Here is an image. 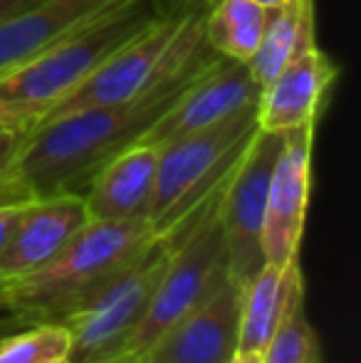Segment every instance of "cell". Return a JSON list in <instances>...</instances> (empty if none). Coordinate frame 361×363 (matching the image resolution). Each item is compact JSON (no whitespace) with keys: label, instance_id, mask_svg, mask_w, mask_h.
Listing matches in <instances>:
<instances>
[{"label":"cell","instance_id":"17","mask_svg":"<svg viewBox=\"0 0 361 363\" xmlns=\"http://www.w3.org/2000/svg\"><path fill=\"white\" fill-rule=\"evenodd\" d=\"M272 10L252 0H216L206 8L203 40L221 57L248 62L265 35Z\"/></svg>","mask_w":361,"mask_h":363},{"label":"cell","instance_id":"11","mask_svg":"<svg viewBox=\"0 0 361 363\" xmlns=\"http://www.w3.org/2000/svg\"><path fill=\"white\" fill-rule=\"evenodd\" d=\"M317 126L282 131L284 144L272 168L262 223L265 264L284 267L299 259L309 191H312V146Z\"/></svg>","mask_w":361,"mask_h":363},{"label":"cell","instance_id":"15","mask_svg":"<svg viewBox=\"0 0 361 363\" xmlns=\"http://www.w3.org/2000/svg\"><path fill=\"white\" fill-rule=\"evenodd\" d=\"M156 166L159 148L139 141L109 158L82 193L89 220H139L149 216Z\"/></svg>","mask_w":361,"mask_h":363},{"label":"cell","instance_id":"25","mask_svg":"<svg viewBox=\"0 0 361 363\" xmlns=\"http://www.w3.org/2000/svg\"><path fill=\"white\" fill-rule=\"evenodd\" d=\"M228 363H262V354H252V351H238L231 356Z\"/></svg>","mask_w":361,"mask_h":363},{"label":"cell","instance_id":"13","mask_svg":"<svg viewBox=\"0 0 361 363\" xmlns=\"http://www.w3.org/2000/svg\"><path fill=\"white\" fill-rule=\"evenodd\" d=\"M240 287L231 277L171 326L146 354L151 363H228L238 349Z\"/></svg>","mask_w":361,"mask_h":363},{"label":"cell","instance_id":"1","mask_svg":"<svg viewBox=\"0 0 361 363\" xmlns=\"http://www.w3.org/2000/svg\"><path fill=\"white\" fill-rule=\"evenodd\" d=\"M206 3L183 28L166 69L134 99L70 111L25 134L3 183L18 201L84 193L94 173L109 158L136 144L156 119L186 91V86L218 57L203 40Z\"/></svg>","mask_w":361,"mask_h":363},{"label":"cell","instance_id":"6","mask_svg":"<svg viewBox=\"0 0 361 363\" xmlns=\"http://www.w3.org/2000/svg\"><path fill=\"white\" fill-rule=\"evenodd\" d=\"M174 240L161 235L131 267L109 282L84 306L62 319L70 339V363H111L144 321Z\"/></svg>","mask_w":361,"mask_h":363},{"label":"cell","instance_id":"26","mask_svg":"<svg viewBox=\"0 0 361 363\" xmlns=\"http://www.w3.org/2000/svg\"><path fill=\"white\" fill-rule=\"evenodd\" d=\"M252 3H257V5H262V8L272 10V8H282L284 0H252Z\"/></svg>","mask_w":361,"mask_h":363},{"label":"cell","instance_id":"16","mask_svg":"<svg viewBox=\"0 0 361 363\" xmlns=\"http://www.w3.org/2000/svg\"><path fill=\"white\" fill-rule=\"evenodd\" d=\"M304 296V279L297 262L284 267L262 264V269L240 287L238 316V351L265 354L294 301Z\"/></svg>","mask_w":361,"mask_h":363},{"label":"cell","instance_id":"21","mask_svg":"<svg viewBox=\"0 0 361 363\" xmlns=\"http://www.w3.org/2000/svg\"><path fill=\"white\" fill-rule=\"evenodd\" d=\"M23 139H25V134H20V131L0 129V203H25V201H18L3 183L5 173H8L10 163H13V158H15V153H18L20 144H23Z\"/></svg>","mask_w":361,"mask_h":363},{"label":"cell","instance_id":"10","mask_svg":"<svg viewBox=\"0 0 361 363\" xmlns=\"http://www.w3.org/2000/svg\"><path fill=\"white\" fill-rule=\"evenodd\" d=\"M339 67L317 48L314 40V0L302 15L294 55L262 86L257 99V126L262 131H289L317 126L319 106Z\"/></svg>","mask_w":361,"mask_h":363},{"label":"cell","instance_id":"27","mask_svg":"<svg viewBox=\"0 0 361 363\" xmlns=\"http://www.w3.org/2000/svg\"><path fill=\"white\" fill-rule=\"evenodd\" d=\"M5 287H8V282L0 279V309H5Z\"/></svg>","mask_w":361,"mask_h":363},{"label":"cell","instance_id":"3","mask_svg":"<svg viewBox=\"0 0 361 363\" xmlns=\"http://www.w3.org/2000/svg\"><path fill=\"white\" fill-rule=\"evenodd\" d=\"M159 238L146 218L87 220L45 267L8 282L5 309L25 324H60L114 282Z\"/></svg>","mask_w":361,"mask_h":363},{"label":"cell","instance_id":"8","mask_svg":"<svg viewBox=\"0 0 361 363\" xmlns=\"http://www.w3.org/2000/svg\"><path fill=\"white\" fill-rule=\"evenodd\" d=\"M282 144V131L257 129L223 186L221 225L228 252V277L238 287H245L265 264L262 223L272 168Z\"/></svg>","mask_w":361,"mask_h":363},{"label":"cell","instance_id":"20","mask_svg":"<svg viewBox=\"0 0 361 363\" xmlns=\"http://www.w3.org/2000/svg\"><path fill=\"white\" fill-rule=\"evenodd\" d=\"M262 363H322L317 331L304 311V296L289 309L287 319L262 354Z\"/></svg>","mask_w":361,"mask_h":363},{"label":"cell","instance_id":"24","mask_svg":"<svg viewBox=\"0 0 361 363\" xmlns=\"http://www.w3.org/2000/svg\"><path fill=\"white\" fill-rule=\"evenodd\" d=\"M33 3H38V0H0V23L13 18L15 13H20Z\"/></svg>","mask_w":361,"mask_h":363},{"label":"cell","instance_id":"18","mask_svg":"<svg viewBox=\"0 0 361 363\" xmlns=\"http://www.w3.org/2000/svg\"><path fill=\"white\" fill-rule=\"evenodd\" d=\"M312 0H299V3H284L282 8H274L270 13V23L265 28L260 45L255 55L248 60L252 79L260 86H265L294 55L302 28V15Z\"/></svg>","mask_w":361,"mask_h":363},{"label":"cell","instance_id":"30","mask_svg":"<svg viewBox=\"0 0 361 363\" xmlns=\"http://www.w3.org/2000/svg\"><path fill=\"white\" fill-rule=\"evenodd\" d=\"M57 363H70V359H62V361H57Z\"/></svg>","mask_w":361,"mask_h":363},{"label":"cell","instance_id":"4","mask_svg":"<svg viewBox=\"0 0 361 363\" xmlns=\"http://www.w3.org/2000/svg\"><path fill=\"white\" fill-rule=\"evenodd\" d=\"M226 181L198 203L179 228L166 233L174 240V247L149 311L124 351L111 363L144 359L171 326L201 306L228 279V252L221 225V196Z\"/></svg>","mask_w":361,"mask_h":363},{"label":"cell","instance_id":"5","mask_svg":"<svg viewBox=\"0 0 361 363\" xmlns=\"http://www.w3.org/2000/svg\"><path fill=\"white\" fill-rule=\"evenodd\" d=\"M257 129V106H250L221 124L161 146L146 216L151 228L159 235L179 228L183 218L231 176Z\"/></svg>","mask_w":361,"mask_h":363},{"label":"cell","instance_id":"29","mask_svg":"<svg viewBox=\"0 0 361 363\" xmlns=\"http://www.w3.org/2000/svg\"><path fill=\"white\" fill-rule=\"evenodd\" d=\"M284 3H299V0H284Z\"/></svg>","mask_w":361,"mask_h":363},{"label":"cell","instance_id":"14","mask_svg":"<svg viewBox=\"0 0 361 363\" xmlns=\"http://www.w3.org/2000/svg\"><path fill=\"white\" fill-rule=\"evenodd\" d=\"M121 0H38L0 23V74L82 30Z\"/></svg>","mask_w":361,"mask_h":363},{"label":"cell","instance_id":"23","mask_svg":"<svg viewBox=\"0 0 361 363\" xmlns=\"http://www.w3.org/2000/svg\"><path fill=\"white\" fill-rule=\"evenodd\" d=\"M25 326H33V324H25L20 316H15L13 311L8 309H0V341L8 339L10 334H15V331L25 329Z\"/></svg>","mask_w":361,"mask_h":363},{"label":"cell","instance_id":"12","mask_svg":"<svg viewBox=\"0 0 361 363\" xmlns=\"http://www.w3.org/2000/svg\"><path fill=\"white\" fill-rule=\"evenodd\" d=\"M87 220L89 213L82 193H57L28 201L0 257V279L13 282L38 272L87 225Z\"/></svg>","mask_w":361,"mask_h":363},{"label":"cell","instance_id":"2","mask_svg":"<svg viewBox=\"0 0 361 363\" xmlns=\"http://www.w3.org/2000/svg\"><path fill=\"white\" fill-rule=\"evenodd\" d=\"M161 13L154 0H121L82 30L0 74V129L30 134Z\"/></svg>","mask_w":361,"mask_h":363},{"label":"cell","instance_id":"19","mask_svg":"<svg viewBox=\"0 0 361 363\" xmlns=\"http://www.w3.org/2000/svg\"><path fill=\"white\" fill-rule=\"evenodd\" d=\"M67 351L62 324H35L0 341V363H57L67 359Z\"/></svg>","mask_w":361,"mask_h":363},{"label":"cell","instance_id":"28","mask_svg":"<svg viewBox=\"0 0 361 363\" xmlns=\"http://www.w3.org/2000/svg\"><path fill=\"white\" fill-rule=\"evenodd\" d=\"M121 363H151L149 359H146V356H144V359H134V361H121Z\"/></svg>","mask_w":361,"mask_h":363},{"label":"cell","instance_id":"9","mask_svg":"<svg viewBox=\"0 0 361 363\" xmlns=\"http://www.w3.org/2000/svg\"><path fill=\"white\" fill-rule=\"evenodd\" d=\"M262 86L252 79L245 62L213 57L186 91L151 124L139 144L161 148L188 134L226 121L228 116L257 106Z\"/></svg>","mask_w":361,"mask_h":363},{"label":"cell","instance_id":"7","mask_svg":"<svg viewBox=\"0 0 361 363\" xmlns=\"http://www.w3.org/2000/svg\"><path fill=\"white\" fill-rule=\"evenodd\" d=\"M203 3L206 0H179L171 8H164V13L149 28H144L134 40L116 50L84 84H79L67 99L60 101L40 124L70 111L119 104L141 94L171 62L183 28Z\"/></svg>","mask_w":361,"mask_h":363},{"label":"cell","instance_id":"22","mask_svg":"<svg viewBox=\"0 0 361 363\" xmlns=\"http://www.w3.org/2000/svg\"><path fill=\"white\" fill-rule=\"evenodd\" d=\"M25 203H0V257H3L5 247H8L10 238H13L15 228H18V220L23 216Z\"/></svg>","mask_w":361,"mask_h":363}]
</instances>
